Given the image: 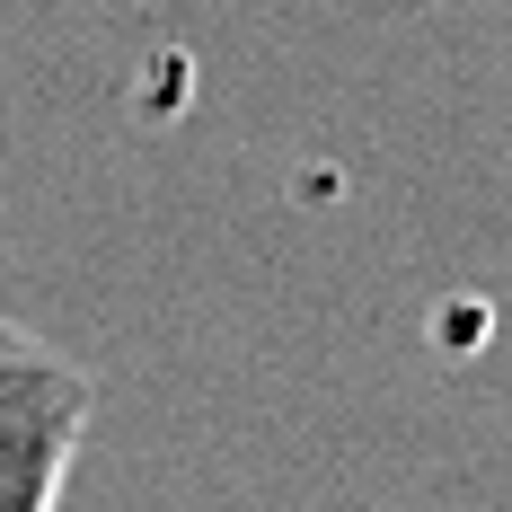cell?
I'll use <instances>...</instances> for the list:
<instances>
[{
    "instance_id": "6da1fadb",
    "label": "cell",
    "mask_w": 512,
    "mask_h": 512,
    "mask_svg": "<svg viewBox=\"0 0 512 512\" xmlns=\"http://www.w3.org/2000/svg\"><path fill=\"white\" fill-rule=\"evenodd\" d=\"M89 415L98 380L36 327L0 318V512H62L89 451Z\"/></svg>"
}]
</instances>
